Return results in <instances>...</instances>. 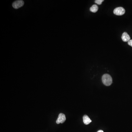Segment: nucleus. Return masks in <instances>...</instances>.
<instances>
[{
	"instance_id": "obj_1",
	"label": "nucleus",
	"mask_w": 132,
	"mask_h": 132,
	"mask_svg": "<svg viewBox=\"0 0 132 132\" xmlns=\"http://www.w3.org/2000/svg\"><path fill=\"white\" fill-rule=\"evenodd\" d=\"M102 81L104 85L109 86L112 84V79L111 76L109 74H104L102 77Z\"/></svg>"
},
{
	"instance_id": "obj_2",
	"label": "nucleus",
	"mask_w": 132,
	"mask_h": 132,
	"mask_svg": "<svg viewBox=\"0 0 132 132\" xmlns=\"http://www.w3.org/2000/svg\"><path fill=\"white\" fill-rule=\"evenodd\" d=\"M126 11L124 8L122 7H118L114 9L113 13L114 14L117 16H121L123 15L125 13Z\"/></svg>"
},
{
	"instance_id": "obj_3",
	"label": "nucleus",
	"mask_w": 132,
	"mask_h": 132,
	"mask_svg": "<svg viewBox=\"0 0 132 132\" xmlns=\"http://www.w3.org/2000/svg\"><path fill=\"white\" fill-rule=\"evenodd\" d=\"M24 3L23 0H16L13 3L12 6L14 9H18L22 6L24 5Z\"/></svg>"
},
{
	"instance_id": "obj_4",
	"label": "nucleus",
	"mask_w": 132,
	"mask_h": 132,
	"mask_svg": "<svg viewBox=\"0 0 132 132\" xmlns=\"http://www.w3.org/2000/svg\"><path fill=\"white\" fill-rule=\"evenodd\" d=\"M66 118L65 115L63 113H60L58 115V118L56 120V123L57 124L60 123H63L66 120Z\"/></svg>"
},
{
	"instance_id": "obj_5",
	"label": "nucleus",
	"mask_w": 132,
	"mask_h": 132,
	"mask_svg": "<svg viewBox=\"0 0 132 132\" xmlns=\"http://www.w3.org/2000/svg\"><path fill=\"white\" fill-rule=\"evenodd\" d=\"M121 38L122 40L124 42H128L130 40V36L126 32H124L123 33Z\"/></svg>"
},
{
	"instance_id": "obj_6",
	"label": "nucleus",
	"mask_w": 132,
	"mask_h": 132,
	"mask_svg": "<svg viewBox=\"0 0 132 132\" xmlns=\"http://www.w3.org/2000/svg\"><path fill=\"white\" fill-rule=\"evenodd\" d=\"M83 121L84 123L86 125L89 124L92 121L90 118L86 115H85L83 117Z\"/></svg>"
},
{
	"instance_id": "obj_7",
	"label": "nucleus",
	"mask_w": 132,
	"mask_h": 132,
	"mask_svg": "<svg viewBox=\"0 0 132 132\" xmlns=\"http://www.w3.org/2000/svg\"><path fill=\"white\" fill-rule=\"evenodd\" d=\"M98 9V7L96 5H93L90 8V10L93 13H96Z\"/></svg>"
},
{
	"instance_id": "obj_8",
	"label": "nucleus",
	"mask_w": 132,
	"mask_h": 132,
	"mask_svg": "<svg viewBox=\"0 0 132 132\" xmlns=\"http://www.w3.org/2000/svg\"><path fill=\"white\" fill-rule=\"evenodd\" d=\"M104 0H96L95 1V3L98 5H100L102 4V2H104Z\"/></svg>"
},
{
	"instance_id": "obj_9",
	"label": "nucleus",
	"mask_w": 132,
	"mask_h": 132,
	"mask_svg": "<svg viewBox=\"0 0 132 132\" xmlns=\"http://www.w3.org/2000/svg\"><path fill=\"white\" fill-rule=\"evenodd\" d=\"M128 45H130L132 47V40H130L129 41H128Z\"/></svg>"
},
{
	"instance_id": "obj_10",
	"label": "nucleus",
	"mask_w": 132,
	"mask_h": 132,
	"mask_svg": "<svg viewBox=\"0 0 132 132\" xmlns=\"http://www.w3.org/2000/svg\"><path fill=\"white\" fill-rule=\"evenodd\" d=\"M97 132H104V131L102 130H99Z\"/></svg>"
}]
</instances>
